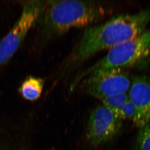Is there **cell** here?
Instances as JSON below:
<instances>
[{"instance_id": "cell-1", "label": "cell", "mask_w": 150, "mask_h": 150, "mask_svg": "<svg viewBox=\"0 0 150 150\" xmlns=\"http://www.w3.org/2000/svg\"><path fill=\"white\" fill-rule=\"evenodd\" d=\"M150 21V8L114 16L105 23L86 29L63 63L61 74H67L98 52L109 50L142 34Z\"/></svg>"}, {"instance_id": "cell-2", "label": "cell", "mask_w": 150, "mask_h": 150, "mask_svg": "<svg viewBox=\"0 0 150 150\" xmlns=\"http://www.w3.org/2000/svg\"><path fill=\"white\" fill-rule=\"evenodd\" d=\"M112 12L110 6L99 1H48L39 19L41 31L47 38L58 37L73 29L89 27Z\"/></svg>"}, {"instance_id": "cell-3", "label": "cell", "mask_w": 150, "mask_h": 150, "mask_svg": "<svg viewBox=\"0 0 150 150\" xmlns=\"http://www.w3.org/2000/svg\"><path fill=\"white\" fill-rule=\"evenodd\" d=\"M150 63V28L136 38L108 50L103 58L79 72L71 83L72 91L89 75L108 71L129 68H144Z\"/></svg>"}, {"instance_id": "cell-4", "label": "cell", "mask_w": 150, "mask_h": 150, "mask_svg": "<svg viewBox=\"0 0 150 150\" xmlns=\"http://www.w3.org/2000/svg\"><path fill=\"white\" fill-rule=\"evenodd\" d=\"M45 2L26 1L21 14L10 31L0 41V65L6 64L13 57L32 27L39 21Z\"/></svg>"}, {"instance_id": "cell-5", "label": "cell", "mask_w": 150, "mask_h": 150, "mask_svg": "<svg viewBox=\"0 0 150 150\" xmlns=\"http://www.w3.org/2000/svg\"><path fill=\"white\" fill-rule=\"evenodd\" d=\"M131 80L132 77L127 71L116 69L89 75L81 82L86 93L100 100L112 95L128 93Z\"/></svg>"}, {"instance_id": "cell-6", "label": "cell", "mask_w": 150, "mask_h": 150, "mask_svg": "<svg viewBox=\"0 0 150 150\" xmlns=\"http://www.w3.org/2000/svg\"><path fill=\"white\" fill-rule=\"evenodd\" d=\"M122 126V120L103 105L93 110L86 127V137L92 146L98 147L116 136Z\"/></svg>"}, {"instance_id": "cell-7", "label": "cell", "mask_w": 150, "mask_h": 150, "mask_svg": "<svg viewBox=\"0 0 150 150\" xmlns=\"http://www.w3.org/2000/svg\"><path fill=\"white\" fill-rule=\"evenodd\" d=\"M128 94L137 111L134 125L140 128L150 122V75L132 77Z\"/></svg>"}, {"instance_id": "cell-8", "label": "cell", "mask_w": 150, "mask_h": 150, "mask_svg": "<svg viewBox=\"0 0 150 150\" xmlns=\"http://www.w3.org/2000/svg\"><path fill=\"white\" fill-rule=\"evenodd\" d=\"M44 85V80L42 78L29 76L22 83L18 91L23 98L34 101L40 98Z\"/></svg>"}, {"instance_id": "cell-9", "label": "cell", "mask_w": 150, "mask_h": 150, "mask_svg": "<svg viewBox=\"0 0 150 150\" xmlns=\"http://www.w3.org/2000/svg\"><path fill=\"white\" fill-rule=\"evenodd\" d=\"M129 100L128 93L119 94L102 98V105L112 110L117 115L120 108Z\"/></svg>"}, {"instance_id": "cell-10", "label": "cell", "mask_w": 150, "mask_h": 150, "mask_svg": "<svg viewBox=\"0 0 150 150\" xmlns=\"http://www.w3.org/2000/svg\"><path fill=\"white\" fill-rule=\"evenodd\" d=\"M137 150H150V122L140 128L136 139Z\"/></svg>"}, {"instance_id": "cell-11", "label": "cell", "mask_w": 150, "mask_h": 150, "mask_svg": "<svg viewBox=\"0 0 150 150\" xmlns=\"http://www.w3.org/2000/svg\"><path fill=\"white\" fill-rule=\"evenodd\" d=\"M117 116L122 120H130L135 123L137 120L136 108L129 99L122 105L120 109Z\"/></svg>"}]
</instances>
